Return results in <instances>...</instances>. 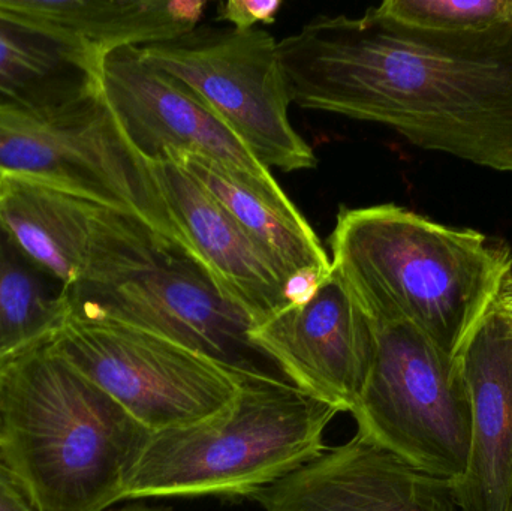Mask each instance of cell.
Segmentation results:
<instances>
[{"mask_svg":"<svg viewBox=\"0 0 512 511\" xmlns=\"http://www.w3.org/2000/svg\"><path fill=\"white\" fill-rule=\"evenodd\" d=\"M492 309L512 333V273L502 284L501 291H499Z\"/></svg>","mask_w":512,"mask_h":511,"instance_id":"603a6c76","label":"cell"},{"mask_svg":"<svg viewBox=\"0 0 512 511\" xmlns=\"http://www.w3.org/2000/svg\"><path fill=\"white\" fill-rule=\"evenodd\" d=\"M340 411L282 377H243L218 416L150 432L131 465L122 501L251 498L318 458Z\"/></svg>","mask_w":512,"mask_h":511,"instance_id":"5b68a950","label":"cell"},{"mask_svg":"<svg viewBox=\"0 0 512 511\" xmlns=\"http://www.w3.org/2000/svg\"><path fill=\"white\" fill-rule=\"evenodd\" d=\"M152 165L183 242L245 311L252 327L294 302L279 270L185 168L170 158Z\"/></svg>","mask_w":512,"mask_h":511,"instance_id":"4fadbf2b","label":"cell"},{"mask_svg":"<svg viewBox=\"0 0 512 511\" xmlns=\"http://www.w3.org/2000/svg\"><path fill=\"white\" fill-rule=\"evenodd\" d=\"M372 326V366L351 411L358 434L456 485L468 470L472 440L462 357L444 353L405 321Z\"/></svg>","mask_w":512,"mask_h":511,"instance_id":"52a82bcc","label":"cell"},{"mask_svg":"<svg viewBox=\"0 0 512 511\" xmlns=\"http://www.w3.org/2000/svg\"><path fill=\"white\" fill-rule=\"evenodd\" d=\"M96 207L50 186L0 174V222L68 290L83 275Z\"/></svg>","mask_w":512,"mask_h":511,"instance_id":"e0dca14e","label":"cell"},{"mask_svg":"<svg viewBox=\"0 0 512 511\" xmlns=\"http://www.w3.org/2000/svg\"><path fill=\"white\" fill-rule=\"evenodd\" d=\"M162 158L185 168L221 204L288 282L292 303L306 299L330 275L327 252L280 186L256 182L194 153L167 150Z\"/></svg>","mask_w":512,"mask_h":511,"instance_id":"9a60e30c","label":"cell"},{"mask_svg":"<svg viewBox=\"0 0 512 511\" xmlns=\"http://www.w3.org/2000/svg\"><path fill=\"white\" fill-rule=\"evenodd\" d=\"M264 511H460L453 483L355 434L252 495Z\"/></svg>","mask_w":512,"mask_h":511,"instance_id":"7c38bea8","label":"cell"},{"mask_svg":"<svg viewBox=\"0 0 512 511\" xmlns=\"http://www.w3.org/2000/svg\"><path fill=\"white\" fill-rule=\"evenodd\" d=\"M0 174L137 216L186 246L153 165L132 146L99 86L51 107L0 102Z\"/></svg>","mask_w":512,"mask_h":511,"instance_id":"8992f818","label":"cell"},{"mask_svg":"<svg viewBox=\"0 0 512 511\" xmlns=\"http://www.w3.org/2000/svg\"><path fill=\"white\" fill-rule=\"evenodd\" d=\"M68 317L113 321L209 357L240 377H283L252 342V321L179 240L98 206Z\"/></svg>","mask_w":512,"mask_h":511,"instance_id":"277c9868","label":"cell"},{"mask_svg":"<svg viewBox=\"0 0 512 511\" xmlns=\"http://www.w3.org/2000/svg\"><path fill=\"white\" fill-rule=\"evenodd\" d=\"M48 342L149 432L218 416L243 378L182 345L113 321L68 317Z\"/></svg>","mask_w":512,"mask_h":511,"instance_id":"9c48e42d","label":"cell"},{"mask_svg":"<svg viewBox=\"0 0 512 511\" xmlns=\"http://www.w3.org/2000/svg\"><path fill=\"white\" fill-rule=\"evenodd\" d=\"M279 0H230L218 9V20L237 30L256 29V24H273L282 9Z\"/></svg>","mask_w":512,"mask_h":511,"instance_id":"44dd1931","label":"cell"},{"mask_svg":"<svg viewBox=\"0 0 512 511\" xmlns=\"http://www.w3.org/2000/svg\"><path fill=\"white\" fill-rule=\"evenodd\" d=\"M138 51L156 71L200 98L268 170H309L318 164L292 128L279 42L267 30L198 24Z\"/></svg>","mask_w":512,"mask_h":511,"instance_id":"ba28073f","label":"cell"},{"mask_svg":"<svg viewBox=\"0 0 512 511\" xmlns=\"http://www.w3.org/2000/svg\"><path fill=\"white\" fill-rule=\"evenodd\" d=\"M460 357L471 393L472 440L454 497L460 511H505L512 498V333L493 309Z\"/></svg>","mask_w":512,"mask_h":511,"instance_id":"5bb4252c","label":"cell"},{"mask_svg":"<svg viewBox=\"0 0 512 511\" xmlns=\"http://www.w3.org/2000/svg\"><path fill=\"white\" fill-rule=\"evenodd\" d=\"M98 86V63L92 57L0 17V102L51 107Z\"/></svg>","mask_w":512,"mask_h":511,"instance_id":"ac0fdd59","label":"cell"},{"mask_svg":"<svg viewBox=\"0 0 512 511\" xmlns=\"http://www.w3.org/2000/svg\"><path fill=\"white\" fill-rule=\"evenodd\" d=\"M68 315V287L0 222V359L51 338Z\"/></svg>","mask_w":512,"mask_h":511,"instance_id":"d6986e66","label":"cell"},{"mask_svg":"<svg viewBox=\"0 0 512 511\" xmlns=\"http://www.w3.org/2000/svg\"><path fill=\"white\" fill-rule=\"evenodd\" d=\"M330 249L331 270L370 320L412 324L450 356H460L512 273L504 240L391 203L340 210Z\"/></svg>","mask_w":512,"mask_h":511,"instance_id":"7a4b0ae2","label":"cell"},{"mask_svg":"<svg viewBox=\"0 0 512 511\" xmlns=\"http://www.w3.org/2000/svg\"><path fill=\"white\" fill-rule=\"evenodd\" d=\"M279 57L300 107L512 174V23L433 35L367 14L321 15L282 39Z\"/></svg>","mask_w":512,"mask_h":511,"instance_id":"6da1fadb","label":"cell"},{"mask_svg":"<svg viewBox=\"0 0 512 511\" xmlns=\"http://www.w3.org/2000/svg\"><path fill=\"white\" fill-rule=\"evenodd\" d=\"M0 511H38L17 477L0 461Z\"/></svg>","mask_w":512,"mask_h":511,"instance_id":"7402d4cb","label":"cell"},{"mask_svg":"<svg viewBox=\"0 0 512 511\" xmlns=\"http://www.w3.org/2000/svg\"><path fill=\"white\" fill-rule=\"evenodd\" d=\"M150 432L51 348L0 359V461L38 511H105Z\"/></svg>","mask_w":512,"mask_h":511,"instance_id":"3957f363","label":"cell"},{"mask_svg":"<svg viewBox=\"0 0 512 511\" xmlns=\"http://www.w3.org/2000/svg\"><path fill=\"white\" fill-rule=\"evenodd\" d=\"M203 0H0V17L48 33L96 60L177 38L200 24Z\"/></svg>","mask_w":512,"mask_h":511,"instance_id":"2e32d148","label":"cell"},{"mask_svg":"<svg viewBox=\"0 0 512 511\" xmlns=\"http://www.w3.org/2000/svg\"><path fill=\"white\" fill-rule=\"evenodd\" d=\"M505 511H512V498H511L510 504H508L507 510H505Z\"/></svg>","mask_w":512,"mask_h":511,"instance_id":"d4e9b609","label":"cell"},{"mask_svg":"<svg viewBox=\"0 0 512 511\" xmlns=\"http://www.w3.org/2000/svg\"><path fill=\"white\" fill-rule=\"evenodd\" d=\"M251 339L295 387L340 413L354 410L375 339L372 321L333 270L306 299L252 327Z\"/></svg>","mask_w":512,"mask_h":511,"instance_id":"30bf717a","label":"cell"},{"mask_svg":"<svg viewBox=\"0 0 512 511\" xmlns=\"http://www.w3.org/2000/svg\"><path fill=\"white\" fill-rule=\"evenodd\" d=\"M367 15L412 32L462 35L512 23V0H387Z\"/></svg>","mask_w":512,"mask_h":511,"instance_id":"ffe728a7","label":"cell"},{"mask_svg":"<svg viewBox=\"0 0 512 511\" xmlns=\"http://www.w3.org/2000/svg\"><path fill=\"white\" fill-rule=\"evenodd\" d=\"M116 511H173L168 507H152L146 504H131V506L123 507V509Z\"/></svg>","mask_w":512,"mask_h":511,"instance_id":"cb8c5ba5","label":"cell"},{"mask_svg":"<svg viewBox=\"0 0 512 511\" xmlns=\"http://www.w3.org/2000/svg\"><path fill=\"white\" fill-rule=\"evenodd\" d=\"M98 81L126 137L150 164L167 150H177L206 156L264 185L280 186L271 170L200 98L156 71L138 47L104 54Z\"/></svg>","mask_w":512,"mask_h":511,"instance_id":"8fae6325","label":"cell"}]
</instances>
